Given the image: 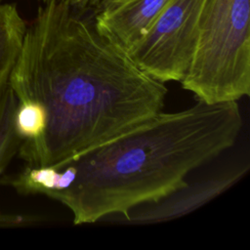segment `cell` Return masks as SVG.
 I'll use <instances>...</instances> for the list:
<instances>
[{"instance_id": "obj_12", "label": "cell", "mask_w": 250, "mask_h": 250, "mask_svg": "<svg viewBox=\"0 0 250 250\" xmlns=\"http://www.w3.org/2000/svg\"><path fill=\"white\" fill-rule=\"evenodd\" d=\"M71 4L73 5H78V3H83V2H87L88 0H68Z\"/></svg>"}, {"instance_id": "obj_8", "label": "cell", "mask_w": 250, "mask_h": 250, "mask_svg": "<svg viewBox=\"0 0 250 250\" xmlns=\"http://www.w3.org/2000/svg\"><path fill=\"white\" fill-rule=\"evenodd\" d=\"M26 25L16 4L0 1V95L8 86L21 48Z\"/></svg>"}, {"instance_id": "obj_5", "label": "cell", "mask_w": 250, "mask_h": 250, "mask_svg": "<svg viewBox=\"0 0 250 250\" xmlns=\"http://www.w3.org/2000/svg\"><path fill=\"white\" fill-rule=\"evenodd\" d=\"M170 0H96L97 30L128 55L147 34Z\"/></svg>"}, {"instance_id": "obj_9", "label": "cell", "mask_w": 250, "mask_h": 250, "mask_svg": "<svg viewBox=\"0 0 250 250\" xmlns=\"http://www.w3.org/2000/svg\"><path fill=\"white\" fill-rule=\"evenodd\" d=\"M17 104L18 100L8 85L0 95V177L18 154L22 142L15 126Z\"/></svg>"}, {"instance_id": "obj_11", "label": "cell", "mask_w": 250, "mask_h": 250, "mask_svg": "<svg viewBox=\"0 0 250 250\" xmlns=\"http://www.w3.org/2000/svg\"><path fill=\"white\" fill-rule=\"evenodd\" d=\"M36 221L37 219L33 217H24L17 214L0 213V227H18L21 225L32 224Z\"/></svg>"}, {"instance_id": "obj_10", "label": "cell", "mask_w": 250, "mask_h": 250, "mask_svg": "<svg viewBox=\"0 0 250 250\" xmlns=\"http://www.w3.org/2000/svg\"><path fill=\"white\" fill-rule=\"evenodd\" d=\"M46 113L43 106L31 100L18 101L15 113V126L22 142L39 139L46 128Z\"/></svg>"}, {"instance_id": "obj_3", "label": "cell", "mask_w": 250, "mask_h": 250, "mask_svg": "<svg viewBox=\"0 0 250 250\" xmlns=\"http://www.w3.org/2000/svg\"><path fill=\"white\" fill-rule=\"evenodd\" d=\"M181 83L207 104L249 96L250 0L205 1L195 50Z\"/></svg>"}, {"instance_id": "obj_13", "label": "cell", "mask_w": 250, "mask_h": 250, "mask_svg": "<svg viewBox=\"0 0 250 250\" xmlns=\"http://www.w3.org/2000/svg\"><path fill=\"white\" fill-rule=\"evenodd\" d=\"M0 1H3V0H0ZM42 1H45V0H42Z\"/></svg>"}, {"instance_id": "obj_6", "label": "cell", "mask_w": 250, "mask_h": 250, "mask_svg": "<svg viewBox=\"0 0 250 250\" xmlns=\"http://www.w3.org/2000/svg\"><path fill=\"white\" fill-rule=\"evenodd\" d=\"M243 170L234 171L226 174L211 181L203 182L193 188L188 184L185 188L173 192L169 196L148 204L149 209L144 210L142 213L137 212L135 216H130L128 221L139 222H158L182 216L192 209L199 207L223 190L234 184L244 173Z\"/></svg>"}, {"instance_id": "obj_2", "label": "cell", "mask_w": 250, "mask_h": 250, "mask_svg": "<svg viewBox=\"0 0 250 250\" xmlns=\"http://www.w3.org/2000/svg\"><path fill=\"white\" fill-rule=\"evenodd\" d=\"M242 125L237 102L196 101L180 111H160L71 161L73 184L50 198L71 211L74 225L113 214L128 220L135 208L188 186L191 171L235 144Z\"/></svg>"}, {"instance_id": "obj_1", "label": "cell", "mask_w": 250, "mask_h": 250, "mask_svg": "<svg viewBox=\"0 0 250 250\" xmlns=\"http://www.w3.org/2000/svg\"><path fill=\"white\" fill-rule=\"evenodd\" d=\"M8 85L18 101L39 103L47 119L43 135L21 142L17 155L58 169L162 111L167 94L68 0L38 8Z\"/></svg>"}, {"instance_id": "obj_4", "label": "cell", "mask_w": 250, "mask_h": 250, "mask_svg": "<svg viewBox=\"0 0 250 250\" xmlns=\"http://www.w3.org/2000/svg\"><path fill=\"white\" fill-rule=\"evenodd\" d=\"M206 0H170L129 55L151 78L181 82L190 64Z\"/></svg>"}, {"instance_id": "obj_7", "label": "cell", "mask_w": 250, "mask_h": 250, "mask_svg": "<svg viewBox=\"0 0 250 250\" xmlns=\"http://www.w3.org/2000/svg\"><path fill=\"white\" fill-rule=\"evenodd\" d=\"M77 174L76 166L69 162L61 169L54 166H28L20 173L6 178L0 177V183L12 187L22 195L43 194L51 197L54 193L68 188Z\"/></svg>"}]
</instances>
